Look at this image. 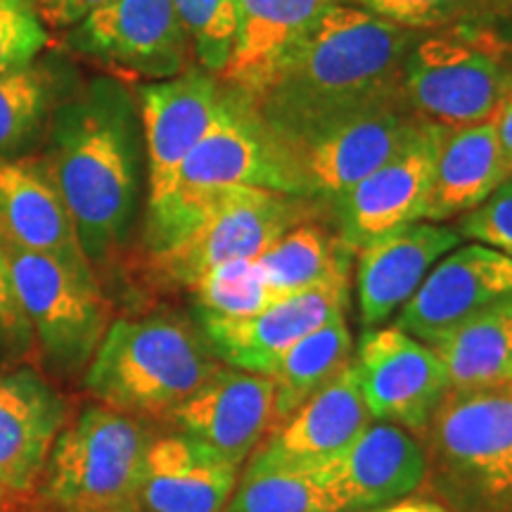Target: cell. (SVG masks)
Wrapping results in <instances>:
<instances>
[{
	"label": "cell",
	"instance_id": "27",
	"mask_svg": "<svg viewBox=\"0 0 512 512\" xmlns=\"http://www.w3.org/2000/svg\"><path fill=\"white\" fill-rule=\"evenodd\" d=\"M430 347L456 392L512 387V299L467 318Z\"/></svg>",
	"mask_w": 512,
	"mask_h": 512
},
{
	"label": "cell",
	"instance_id": "26",
	"mask_svg": "<svg viewBox=\"0 0 512 512\" xmlns=\"http://www.w3.org/2000/svg\"><path fill=\"white\" fill-rule=\"evenodd\" d=\"M79 74L64 57L36 60L0 72V159L22 157L43 145L50 117L74 91Z\"/></svg>",
	"mask_w": 512,
	"mask_h": 512
},
{
	"label": "cell",
	"instance_id": "41",
	"mask_svg": "<svg viewBox=\"0 0 512 512\" xmlns=\"http://www.w3.org/2000/svg\"><path fill=\"white\" fill-rule=\"evenodd\" d=\"M48 512H62V510H55V508H50ZM114 512H140L138 508H128V510H114Z\"/></svg>",
	"mask_w": 512,
	"mask_h": 512
},
{
	"label": "cell",
	"instance_id": "43",
	"mask_svg": "<svg viewBox=\"0 0 512 512\" xmlns=\"http://www.w3.org/2000/svg\"><path fill=\"white\" fill-rule=\"evenodd\" d=\"M22 3H29V5H34V0H22Z\"/></svg>",
	"mask_w": 512,
	"mask_h": 512
},
{
	"label": "cell",
	"instance_id": "35",
	"mask_svg": "<svg viewBox=\"0 0 512 512\" xmlns=\"http://www.w3.org/2000/svg\"><path fill=\"white\" fill-rule=\"evenodd\" d=\"M460 240L491 247L512 259V178L456 223Z\"/></svg>",
	"mask_w": 512,
	"mask_h": 512
},
{
	"label": "cell",
	"instance_id": "24",
	"mask_svg": "<svg viewBox=\"0 0 512 512\" xmlns=\"http://www.w3.org/2000/svg\"><path fill=\"white\" fill-rule=\"evenodd\" d=\"M337 0H240L233 53L221 83L254 98L294 46Z\"/></svg>",
	"mask_w": 512,
	"mask_h": 512
},
{
	"label": "cell",
	"instance_id": "37",
	"mask_svg": "<svg viewBox=\"0 0 512 512\" xmlns=\"http://www.w3.org/2000/svg\"><path fill=\"white\" fill-rule=\"evenodd\" d=\"M110 0H34V10L48 31H69Z\"/></svg>",
	"mask_w": 512,
	"mask_h": 512
},
{
	"label": "cell",
	"instance_id": "28",
	"mask_svg": "<svg viewBox=\"0 0 512 512\" xmlns=\"http://www.w3.org/2000/svg\"><path fill=\"white\" fill-rule=\"evenodd\" d=\"M354 259L356 252L328 226V219H311L280 235L256 264L271 290L283 299L335 280H349Z\"/></svg>",
	"mask_w": 512,
	"mask_h": 512
},
{
	"label": "cell",
	"instance_id": "42",
	"mask_svg": "<svg viewBox=\"0 0 512 512\" xmlns=\"http://www.w3.org/2000/svg\"><path fill=\"white\" fill-rule=\"evenodd\" d=\"M0 510H3V489H0Z\"/></svg>",
	"mask_w": 512,
	"mask_h": 512
},
{
	"label": "cell",
	"instance_id": "5",
	"mask_svg": "<svg viewBox=\"0 0 512 512\" xmlns=\"http://www.w3.org/2000/svg\"><path fill=\"white\" fill-rule=\"evenodd\" d=\"M403 98L415 117L444 128L496 119L512 100V24L420 31L403 67Z\"/></svg>",
	"mask_w": 512,
	"mask_h": 512
},
{
	"label": "cell",
	"instance_id": "13",
	"mask_svg": "<svg viewBox=\"0 0 512 512\" xmlns=\"http://www.w3.org/2000/svg\"><path fill=\"white\" fill-rule=\"evenodd\" d=\"M425 121L406 102L361 114L290 147L304 183V197L328 211L363 178L396 155Z\"/></svg>",
	"mask_w": 512,
	"mask_h": 512
},
{
	"label": "cell",
	"instance_id": "3",
	"mask_svg": "<svg viewBox=\"0 0 512 512\" xmlns=\"http://www.w3.org/2000/svg\"><path fill=\"white\" fill-rule=\"evenodd\" d=\"M221 86L214 119L185 159L174 197L157 219L143 226L147 256L185 238L226 190L259 188L304 197V183L290 147L256 114L245 93L226 83Z\"/></svg>",
	"mask_w": 512,
	"mask_h": 512
},
{
	"label": "cell",
	"instance_id": "18",
	"mask_svg": "<svg viewBox=\"0 0 512 512\" xmlns=\"http://www.w3.org/2000/svg\"><path fill=\"white\" fill-rule=\"evenodd\" d=\"M427 475V456L411 432L389 422L370 425L337 458L316 467L339 512H368L403 501Z\"/></svg>",
	"mask_w": 512,
	"mask_h": 512
},
{
	"label": "cell",
	"instance_id": "21",
	"mask_svg": "<svg viewBox=\"0 0 512 512\" xmlns=\"http://www.w3.org/2000/svg\"><path fill=\"white\" fill-rule=\"evenodd\" d=\"M67 401L34 368L0 370V489L27 494L43 475Z\"/></svg>",
	"mask_w": 512,
	"mask_h": 512
},
{
	"label": "cell",
	"instance_id": "17",
	"mask_svg": "<svg viewBox=\"0 0 512 512\" xmlns=\"http://www.w3.org/2000/svg\"><path fill=\"white\" fill-rule=\"evenodd\" d=\"M0 242L5 249L50 256L100 283L41 152L0 159Z\"/></svg>",
	"mask_w": 512,
	"mask_h": 512
},
{
	"label": "cell",
	"instance_id": "1",
	"mask_svg": "<svg viewBox=\"0 0 512 512\" xmlns=\"http://www.w3.org/2000/svg\"><path fill=\"white\" fill-rule=\"evenodd\" d=\"M93 271L124 252L138 219L145 140L136 88L112 74L79 81L41 145Z\"/></svg>",
	"mask_w": 512,
	"mask_h": 512
},
{
	"label": "cell",
	"instance_id": "20",
	"mask_svg": "<svg viewBox=\"0 0 512 512\" xmlns=\"http://www.w3.org/2000/svg\"><path fill=\"white\" fill-rule=\"evenodd\" d=\"M460 245L456 228L408 223L370 240L356 252V302L361 323L373 328L401 309L434 264Z\"/></svg>",
	"mask_w": 512,
	"mask_h": 512
},
{
	"label": "cell",
	"instance_id": "33",
	"mask_svg": "<svg viewBox=\"0 0 512 512\" xmlns=\"http://www.w3.org/2000/svg\"><path fill=\"white\" fill-rule=\"evenodd\" d=\"M408 31H434L460 22H496V0H342Z\"/></svg>",
	"mask_w": 512,
	"mask_h": 512
},
{
	"label": "cell",
	"instance_id": "32",
	"mask_svg": "<svg viewBox=\"0 0 512 512\" xmlns=\"http://www.w3.org/2000/svg\"><path fill=\"white\" fill-rule=\"evenodd\" d=\"M174 5L188 34L192 60L219 76L233 53L240 0H174Z\"/></svg>",
	"mask_w": 512,
	"mask_h": 512
},
{
	"label": "cell",
	"instance_id": "39",
	"mask_svg": "<svg viewBox=\"0 0 512 512\" xmlns=\"http://www.w3.org/2000/svg\"><path fill=\"white\" fill-rule=\"evenodd\" d=\"M368 512H448L444 505L430 498H403L392 505H384V508L368 510Z\"/></svg>",
	"mask_w": 512,
	"mask_h": 512
},
{
	"label": "cell",
	"instance_id": "10",
	"mask_svg": "<svg viewBox=\"0 0 512 512\" xmlns=\"http://www.w3.org/2000/svg\"><path fill=\"white\" fill-rule=\"evenodd\" d=\"M64 46L124 81L174 79L195 62L174 0H110L64 31Z\"/></svg>",
	"mask_w": 512,
	"mask_h": 512
},
{
	"label": "cell",
	"instance_id": "22",
	"mask_svg": "<svg viewBox=\"0 0 512 512\" xmlns=\"http://www.w3.org/2000/svg\"><path fill=\"white\" fill-rule=\"evenodd\" d=\"M240 465L190 434L152 439L145 453L136 508L140 512H223Z\"/></svg>",
	"mask_w": 512,
	"mask_h": 512
},
{
	"label": "cell",
	"instance_id": "2",
	"mask_svg": "<svg viewBox=\"0 0 512 512\" xmlns=\"http://www.w3.org/2000/svg\"><path fill=\"white\" fill-rule=\"evenodd\" d=\"M420 31L332 3L249 102L287 147L403 98V67Z\"/></svg>",
	"mask_w": 512,
	"mask_h": 512
},
{
	"label": "cell",
	"instance_id": "12",
	"mask_svg": "<svg viewBox=\"0 0 512 512\" xmlns=\"http://www.w3.org/2000/svg\"><path fill=\"white\" fill-rule=\"evenodd\" d=\"M351 368L373 420L413 434H427L451 392L444 363L430 344L396 325L366 332Z\"/></svg>",
	"mask_w": 512,
	"mask_h": 512
},
{
	"label": "cell",
	"instance_id": "40",
	"mask_svg": "<svg viewBox=\"0 0 512 512\" xmlns=\"http://www.w3.org/2000/svg\"><path fill=\"white\" fill-rule=\"evenodd\" d=\"M494 12H496V22L512 24V0H496Z\"/></svg>",
	"mask_w": 512,
	"mask_h": 512
},
{
	"label": "cell",
	"instance_id": "19",
	"mask_svg": "<svg viewBox=\"0 0 512 512\" xmlns=\"http://www.w3.org/2000/svg\"><path fill=\"white\" fill-rule=\"evenodd\" d=\"M171 418L185 434L242 465L278 427L271 377L219 368Z\"/></svg>",
	"mask_w": 512,
	"mask_h": 512
},
{
	"label": "cell",
	"instance_id": "25",
	"mask_svg": "<svg viewBox=\"0 0 512 512\" xmlns=\"http://www.w3.org/2000/svg\"><path fill=\"white\" fill-rule=\"evenodd\" d=\"M508 178L510 169L498 140L496 119L444 128L434 159L425 221L444 223L460 219L467 211L479 207Z\"/></svg>",
	"mask_w": 512,
	"mask_h": 512
},
{
	"label": "cell",
	"instance_id": "8",
	"mask_svg": "<svg viewBox=\"0 0 512 512\" xmlns=\"http://www.w3.org/2000/svg\"><path fill=\"white\" fill-rule=\"evenodd\" d=\"M328 219L316 202L259 188L221 192L202 221L164 252L147 256L159 283L192 290L211 268L228 261H256L280 235L299 223Z\"/></svg>",
	"mask_w": 512,
	"mask_h": 512
},
{
	"label": "cell",
	"instance_id": "7",
	"mask_svg": "<svg viewBox=\"0 0 512 512\" xmlns=\"http://www.w3.org/2000/svg\"><path fill=\"white\" fill-rule=\"evenodd\" d=\"M150 434L131 415L93 403L57 434L41 498L62 512L136 508Z\"/></svg>",
	"mask_w": 512,
	"mask_h": 512
},
{
	"label": "cell",
	"instance_id": "44",
	"mask_svg": "<svg viewBox=\"0 0 512 512\" xmlns=\"http://www.w3.org/2000/svg\"><path fill=\"white\" fill-rule=\"evenodd\" d=\"M339 3H342V0H339Z\"/></svg>",
	"mask_w": 512,
	"mask_h": 512
},
{
	"label": "cell",
	"instance_id": "23",
	"mask_svg": "<svg viewBox=\"0 0 512 512\" xmlns=\"http://www.w3.org/2000/svg\"><path fill=\"white\" fill-rule=\"evenodd\" d=\"M370 425L373 415L358 389L354 368L349 366L256 448L252 460L316 470L347 451Z\"/></svg>",
	"mask_w": 512,
	"mask_h": 512
},
{
	"label": "cell",
	"instance_id": "6",
	"mask_svg": "<svg viewBox=\"0 0 512 512\" xmlns=\"http://www.w3.org/2000/svg\"><path fill=\"white\" fill-rule=\"evenodd\" d=\"M425 456L422 484L448 512H512V387L451 389Z\"/></svg>",
	"mask_w": 512,
	"mask_h": 512
},
{
	"label": "cell",
	"instance_id": "15",
	"mask_svg": "<svg viewBox=\"0 0 512 512\" xmlns=\"http://www.w3.org/2000/svg\"><path fill=\"white\" fill-rule=\"evenodd\" d=\"M349 302V280L313 287L283 297L266 311L249 318H219L197 313L200 330L219 361L245 373L271 377L283 356L299 339L311 335L332 316L344 313Z\"/></svg>",
	"mask_w": 512,
	"mask_h": 512
},
{
	"label": "cell",
	"instance_id": "4",
	"mask_svg": "<svg viewBox=\"0 0 512 512\" xmlns=\"http://www.w3.org/2000/svg\"><path fill=\"white\" fill-rule=\"evenodd\" d=\"M200 325L174 313L110 323L83 384L102 406L126 415H171L219 370Z\"/></svg>",
	"mask_w": 512,
	"mask_h": 512
},
{
	"label": "cell",
	"instance_id": "38",
	"mask_svg": "<svg viewBox=\"0 0 512 512\" xmlns=\"http://www.w3.org/2000/svg\"><path fill=\"white\" fill-rule=\"evenodd\" d=\"M496 131H498V140H501L505 162H508L510 178H512V100L503 107L501 112H498Z\"/></svg>",
	"mask_w": 512,
	"mask_h": 512
},
{
	"label": "cell",
	"instance_id": "30",
	"mask_svg": "<svg viewBox=\"0 0 512 512\" xmlns=\"http://www.w3.org/2000/svg\"><path fill=\"white\" fill-rule=\"evenodd\" d=\"M226 512H339L316 470L249 460Z\"/></svg>",
	"mask_w": 512,
	"mask_h": 512
},
{
	"label": "cell",
	"instance_id": "34",
	"mask_svg": "<svg viewBox=\"0 0 512 512\" xmlns=\"http://www.w3.org/2000/svg\"><path fill=\"white\" fill-rule=\"evenodd\" d=\"M50 31L38 19L34 5L0 0V72L36 60L48 48Z\"/></svg>",
	"mask_w": 512,
	"mask_h": 512
},
{
	"label": "cell",
	"instance_id": "29",
	"mask_svg": "<svg viewBox=\"0 0 512 512\" xmlns=\"http://www.w3.org/2000/svg\"><path fill=\"white\" fill-rule=\"evenodd\" d=\"M351 366V335L344 313L332 316L287 351L271 375L275 384V418L283 425L306 401L323 392Z\"/></svg>",
	"mask_w": 512,
	"mask_h": 512
},
{
	"label": "cell",
	"instance_id": "36",
	"mask_svg": "<svg viewBox=\"0 0 512 512\" xmlns=\"http://www.w3.org/2000/svg\"><path fill=\"white\" fill-rule=\"evenodd\" d=\"M34 347L29 320L15 292L10 259L0 242V361H19Z\"/></svg>",
	"mask_w": 512,
	"mask_h": 512
},
{
	"label": "cell",
	"instance_id": "16",
	"mask_svg": "<svg viewBox=\"0 0 512 512\" xmlns=\"http://www.w3.org/2000/svg\"><path fill=\"white\" fill-rule=\"evenodd\" d=\"M508 299H512V259L472 242L441 256L401 306L396 328L432 344L467 318Z\"/></svg>",
	"mask_w": 512,
	"mask_h": 512
},
{
	"label": "cell",
	"instance_id": "31",
	"mask_svg": "<svg viewBox=\"0 0 512 512\" xmlns=\"http://www.w3.org/2000/svg\"><path fill=\"white\" fill-rule=\"evenodd\" d=\"M197 313L219 318H249L280 302L256 261L238 259L211 268L192 285Z\"/></svg>",
	"mask_w": 512,
	"mask_h": 512
},
{
	"label": "cell",
	"instance_id": "14",
	"mask_svg": "<svg viewBox=\"0 0 512 512\" xmlns=\"http://www.w3.org/2000/svg\"><path fill=\"white\" fill-rule=\"evenodd\" d=\"M441 133L444 126L425 121L396 155L328 211L332 228L354 252L396 228L425 221Z\"/></svg>",
	"mask_w": 512,
	"mask_h": 512
},
{
	"label": "cell",
	"instance_id": "9",
	"mask_svg": "<svg viewBox=\"0 0 512 512\" xmlns=\"http://www.w3.org/2000/svg\"><path fill=\"white\" fill-rule=\"evenodd\" d=\"M34 344L53 375L86 373L110 328L102 285L43 254L5 249Z\"/></svg>",
	"mask_w": 512,
	"mask_h": 512
},
{
	"label": "cell",
	"instance_id": "11",
	"mask_svg": "<svg viewBox=\"0 0 512 512\" xmlns=\"http://www.w3.org/2000/svg\"><path fill=\"white\" fill-rule=\"evenodd\" d=\"M221 88L219 76L195 62L174 79L136 86L145 140V223L157 219L174 197L185 159L214 119Z\"/></svg>",
	"mask_w": 512,
	"mask_h": 512
}]
</instances>
